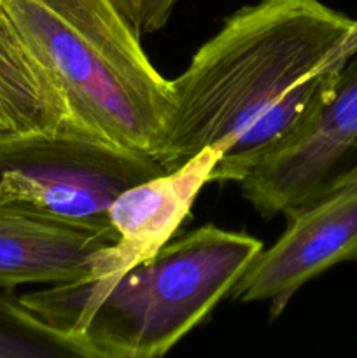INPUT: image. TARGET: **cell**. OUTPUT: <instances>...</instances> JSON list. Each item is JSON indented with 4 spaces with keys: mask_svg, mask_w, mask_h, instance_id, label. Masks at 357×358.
Listing matches in <instances>:
<instances>
[{
    "mask_svg": "<svg viewBox=\"0 0 357 358\" xmlns=\"http://www.w3.org/2000/svg\"><path fill=\"white\" fill-rule=\"evenodd\" d=\"M0 21L44 72L83 135L158 161L172 80L114 0H0Z\"/></svg>",
    "mask_w": 357,
    "mask_h": 358,
    "instance_id": "cell-3",
    "label": "cell"
},
{
    "mask_svg": "<svg viewBox=\"0 0 357 358\" xmlns=\"http://www.w3.org/2000/svg\"><path fill=\"white\" fill-rule=\"evenodd\" d=\"M44 131L77 129L48 77L0 21V138Z\"/></svg>",
    "mask_w": 357,
    "mask_h": 358,
    "instance_id": "cell-9",
    "label": "cell"
},
{
    "mask_svg": "<svg viewBox=\"0 0 357 358\" xmlns=\"http://www.w3.org/2000/svg\"><path fill=\"white\" fill-rule=\"evenodd\" d=\"M227 149L230 142L206 147L182 166L119 192L108 208V222L118 240L98 254L86 278L119 275L153 259L181 229Z\"/></svg>",
    "mask_w": 357,
    "mask_h": 358,
    "instance_id": "cell-7",
    "label": "cell"
},
{
    "mask_svg": "<svg viewBox=\"0 0 357 358\" xmlns=\"http://www.w3.org/2000/svg\"><path fill=\"white\" fill-rule=\"evenodd\" d=\"M126 20L140 35L167 27L177 0H114Z\"/></svg>",
    "mask_w": 357,
    "mask_h": 358,
    "instance_id": "cell-11",
    "label": "cell"
},
{
    "mask_svg": "<svg viewBox=\"0 0 357 358\" xmlns=\"http://www.w3.org/2000/svg\"><path fill=\"white\" fill-rule=\"evenodd\" d=\"M161 173L154 157L77 131L0 138V208L77 229L114 233L108 208L115 196Z\"/></svg>",
    "mask_w": 357,
    "mask_h": 358,
    "instance_id": "cell-4",
    "label": "cell"
},
{
    "mask_svg": "<svg viewBox=\"0 0 357 358\" xmlns=\"http://www.w3.org/2000/svg\"><path fill=\"white\" fill-rule=\"evenodd\" d=\"M282 236L262 248L227 299L270 303V320L318 275L357 257V166L318 198L289 210Z\"/></svg>",
    "mask_w": 357,
    "mask_h": 358,
    "instance_id": "cell-6",
    "label": "cell"
},
{
    "mask_svg": "<svg viewBox=\"0 0 357 358\" xmlns=\"http://www.w3.org/2000/svg\"><path fill=\"white\" fill-rule=\"evenodd\" d=\"M352 17L321 0H259L226 17L172 80L164 171L230 142L210 184L240 182L329 98Z\"/></svg>",
    "mask_w": 357,
    "mask_h": 358,
    "instance_id": "cell-1",
    "label": "cell"
},
{
    "mask_svg": "<svg viewBox=\"0 0 357 358\" xmlns=\"http://www.w3.org/2000/svg\"><path fill=\"white\" fill-rule=\"evenodd\" d=\"M0 206H4V199H2V196H0Z\"/></svg>",
    "mask_w": 357,
    "mask_h": 358,
    "instance_id": "cell-12",
    "label": "cell"
},
{
    "mask_svg": "<svg viewBox=\"0 0 357 358\" xmlns=\"http://www.w3.org/2000/svg\"><path fill=\"white\" fill-rule=\"evenodd\" d=\"M69 357L65 350L37 334L20 327L0 325V358H52Z\"/></svg>",
    "mask_w": 357,
    "mask_h": 358,
    "instance_id": "cell-10",
    "label": "cell"
},
{
    "mask_svg": "<svg viewBox=\"0 0 357 358\" xmlns=\"http://www.w3.org/2000/svg\"><path fill=\"white\" fill-rule=\"evenodd\" d=\"M265 245L205 224L114 276L14 296V318L83 358H160L230 296Z\"/></svg>",
    "mask_w": 357,
    "mask_h": 358,
    "instance_id": "cell-2",
    "label": "cell"
},
{
    "mask_svg": "<svg viewBox=\"0 0 357 358\" xmlns=\"http://www.w3.org/2000/svg\"><path fill=\"white\" fill-rule=\"evenodd\" d=\"M354 261H356V262H357V257H356V259H354Z\"/></svg>",
    "mask_w": 357,
    "mask_h": 358,
    "instance_id": "cell-13",
    "label": "cell"
},
{
    "mask_svg": "<svg viewBox=\"0 0 357 358\" xmlns=\"http://www.w3.org/2000/svg\"><path fill=\"white\" fill-rule=\"evenodd\" d=\"M357 166V52L318 110L238 184L265 219L324 194Z\"/></svg>",
    "mask_w": 357,
    "mask_h": 358,
    "instance_id": "cell-5",
    "label": "cell"
},
{
    "mask_svg": "<svg viewBox=\"0 0 357 358\" xmlns=\"http://www.w3.org/2000/svg\"><path fill=\"white\" fill-rule=\"evenodd\" d=\"M115 240V233H93L0 208V290L86 278L98 254Z\"/></svg>",
    "mask_w": 357,
    "mask_h": 358,
    "instance_id": "cell-8",
    "label": "cell"
}]
</instances>
